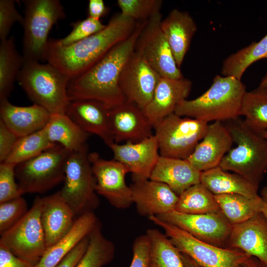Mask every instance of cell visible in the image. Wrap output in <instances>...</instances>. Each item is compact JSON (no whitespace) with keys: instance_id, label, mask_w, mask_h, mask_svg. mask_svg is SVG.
<instances>
[{"instance_id":"2","label":"cell","mask_w":267,"mask_h":267,"mask_svg":"<svg viewBox=\"0 0 267 267\" xmlns=\"http://www.w3.org/2000/svg\"><path fill=\"white\" fill-rule=\"evenodd\" d=\"M147 21L137 22L129 37L115 45L87 71L70 80L67 88L70 101L95 100L110 108L126 100L119 87V77Z\"/></svg>"},{"instance_id":"45","label":"cell","mask_w":267,"mask_h":267,"mask_svg":"<svg viewBox=\"0 0 267 267\" xmlns=\"http://www.w3.org/2000/svg\"><path fill=\"white\" fill-rule=\"evenodd\" d=\"M89 235L84 238L55 267H75L87 249Z\"/></svg>"},{"instance_id":"49","label":"cell","mask_w":267,"mask_h":267,"mask_svg":"<svg viewBox=\"0 0 267 267\" xmlns=\"http://www.w3.org/2000/svg\"><path fill=\"white\" fill-rule=\"evenodd\" d=\"M260 196L262 201L261 212L267 219V186L262 188Z\"/></svg>"},{"instance_id":"20","label":"cell","mask_w":267,"mask_h":267,"mask_svg":"<svg viewBox=\"0 0 267 267\" xmlns=\"http://www.w3.org/2000/svg\"><path fill=\"white\" fill-rule=\"evenodd\" d=\"M227 248L242 251L267 264V219L263 214L232 225Z\"/></svg>"},{"instance_id":"50","label":"cell","mask_w":267,"mask_h":267,"mask_svg":"<svg viewBox=\"0 0 267 267\" xmlns=\"http://www.w3.org/2000/svg\"><path fill=\"white\" fill-rule=\"evenodd\" d=\"M181 257L185 267H202L187 255L181 253Z\"/></svg>"},{"instance_id":"41","label":"cell","mask_w":267,"mask_h":267,"mask_svg":"<svg viewBox=\"0 0 267 267\" xmlns=\"http://www.w3.org/2000/svg\"><path fill=\"white\" fill-rule=\"evenodd\" d=\"M15 165L0 163V203L21 196L18 183L16 181Z\"/></svg>"},{"instance_id":"31","label":"cell","mask_w":267,"mask_h":267,"mask_svg":"<svg viewBox=\"0 0 267 267\" xmlns=\"http://www.w3.org/2000/svg\"><path fill=\"white\" fill-rule=\"evenodd\" d=\"M23 64L13 37L0 41V100L8 99Z\"/></svg>"},{"instance_id":"32","label":"cell","mask_w":267,"mask_h":267,"mask_svg":"<svg viewBox=\"0 0 267 267\" xmlns=\"http://www.w3.org/2000/svg\"><path fill=\"white\" fill-rule=\"evenodd\" d=\"M264 58H267V34L259 41L252 42L226 58L222 63V75L241 80L251 64Z\"/></svg>"},{"instance_id":"19","label":"cell","mask_w":267,"mask_h":267,"mask_svg":"<svg viewBox=\"0 0 267 267\" xmlns=\"http://www.w3.org/2000/svg\"><path fill=\"white\" fill-rule=\"evenodd\" d=\"M192 86V82L184 78H161L152 99L143 110L153 128L174 113L177 106L187 99Z\"/></svg>"},{"instance_id":"11","label":"cell","mask_w":267,"mask_h":267,"mask_svg":"<svg viewBox=\"0 0 267 267\" xmlns=\"http://www.w3.org/2000/svg\"><path fill=\"white\" fill-rule=\"evenodd\" d=\"M42 197L15 224L0 235V244L15 256L36 266L47 249L41 221Z\"/></svg>"},{"instance_id":"42","label":"cell","mask_w":267,"mask_h":267,"mask_svg":"<svg viewBox=\"0 0 267 267\" xmlns=\"http://www.w3.org/2000/svg\"><path fill=\"white\" fill-rule=\"evenodd\" d=\"M15 1L13 0H0V39L8 38L13 24L18 22L23 24L24 17L17 10Z\"/></svg>"},{"instance_id":"48","label":"cell","mask_w":267,"mask_h":267,"mask_svg":"<svg viewBox=\"0 0 267 267\" xmlns=\"http://www.w3.org/2000/svg\"><path fill=\"white\" fill-rule=\"evenodd\" d=\"M238 267H267V264L256 257L249 256L243 261Z\"/></svg>"},{"instance_id":"18","label":"cell","mask_w":267,"mask_h":267,"mask_svg":"<svg viewBox=\"0 0 267 267\" xmlns=\"http://www.w3.org/2000/svg\"><path fill=\"white\" fill-rule=\"evenodd\" d=\"M233 144L225 125L220 121L212 122L187 160L200 172L218 167Z\"/></svg>"},{"instance_id":"46","label":"cell","mask_w":267,"mask_h":267,"mask_svg":"<svg viewBox=\"0 0 267 267\" xmlns=\"http://www.w3.org/2000/svg\"><path fill=\"white\" fill-rule=\"evenodd\" d=\"M0 267H36L0 244Z\"/></svg>"},{"instance_id":"43","label":"cell","mask_w":267,"mask_h":267,"mask_svg":"<svg viewBox=\"0 0 267 267\" xmlns=\"http://www.w3.org/2000/svg\"><path fill=\"white\" fill-rule=\"evenodd\" d=\"M149 249L147 235L137 237L133 242V258L130 267H150Z\"/></svg>"},{"instance_id":"17","label":"cell","mask_w":267,"mask_h":267,"mask_svg":"<svg viewBox=\"0 0 267 267\" xmlns=\"http://www.w3.org/2000/svg\"><path fill=\"white\" fill-rule=\"evenodd\" d=\"M110 129L115 143L137 142L154 134L143 110L125 100L109 108Z\"/></svg>"},{"instance_id":"52","label":"cell","mask_w":267,"mask_h":267,"mask_svg":"<svg viewBox=\"0 0 267 267\" xmlns=\"http://www.w3.org/2000/svg\"><path fill=\"white\" fill-rule=\"evenodd\" d=\"M263 134L264 136L267 138V130L263 133Z\"/></svg>"},{"instance_id":"47","label":"cell","mask_w":267,"mask_h":267,"mask_svg":"<svg viewBox=\"0 0 267 267\" xmlns=\"http://www.w3.org/2000/svg\"><path fill=\"white\" fill-rule=\"evenodd\" d=\"M88 11L89 17L100 19L108 11L103 0H89Z\"/></svg>"},{"instance_id":"15","label":"cell","mask_w":267,"mask_h":267,"mask_svg":"<svg viewBox=\"0 0 267 267\" xmlns=\"http://www.w3.org/2000/svg\"><path fill=\"white\" fill-rule=\"evenodd\" d=\"M161 78L134 50L122 69L119 85L125 100L144 110L152 99Z\"/></svg>"},{"instance_id":"38","label":"cell","mask_w":267,"mask_h":267,"mask_svg":"<svg viewBox=\"0 0 267 267\" xmlns=\"http://www.w3.org/2000/svg\"><path fill=\"white\" fill-rule=\"evenodd\" d=\"M162 0H118L120 13L136 22L147 21L160 13Z\"/></svg>"},{"instance_id":"34","label":"cell","mask_w":267,"mask_h":267,"mask_svg":"<svg viewBox=\"0 0 267 267\" xmlns=\"http://www.w3.org/2000/svg\"><path fill=\"white\" fill-rule=\"evenodd\" d=\"M175 210L187 214L220 211L215 195L201 183L190 186L178 196Z\"/></svg>"},{"instance_id":"8","label":"cell","mask_w":267,"mask_h":267,"mask_svg":"<svg viewBox=\"0 0 267 267\" xmlns=\"http://www.w3.org/2000/svg\"><path fill=\"white\" fill-rule=\"evenodd\" d=\"M70 153L63 146L56 144L17 165L15 176L22 195L43 193L63 182L65 164Z\"/></svg>"},{"instance_id":"22","label":"cell","mask_w":267,"mask_h":267,"mask_svg":"<svg viewBox=\"0 0 267 267\" xmlns=\"http://www.w3.org/2000/svg\"><path fill=\"white\" fill-rule=\"evenodd\" d=\"M109 108L92 99L70 101L66 114L84 131L100 137L109 146L114 142L109 121Z\"/></svg>"},{"instance_id":"26","label":"cell","mask_w":267,"mask_h":267,"mask_svg":"<svg viewBox=\"0 0 267 267\" xmlns=\"http://www.w3.org/2000/svg\"><path fill=\"white\" fill-rule=\"evenodd\" d=\"M101 225L93 211L78 216L70 230L52 246L47 248L36 267H55L84 238Z\"/></svg>"},{"instance_id":"37","label":"cell","mask_w":267,"mask_h":267,"mask_svg":"<svg viewBox=\"0 0 267 267\" xmlns=\"http://www.w3.org/2000/svg\"><path fill=\"white\" fill-rule=\"evenodd\" d=\"M47 138L44 129L20 137L3 162L18 165L55 145Z\"/></svg>"},{"instance_id":"36","label":"cell","mask_w":267,"mask_h":267,"mask_svg":"<svg viewBox=\"0 0 267 267\" xmlns=\"http://www.w3.org/2000/svg\"><path fill=\"white\" fill-rule=\"evenodd\" d=\"M115 246L102 233L101 225L89 235L87 249L75 267H102L113 259Z\"/></svg>"},{"instance_id":"10","label":"cell","mask_w":267,"mask_h":267,"mask_svg":"<svg viewBox=\"0 0 267 267\" xmlns=\"http://www.w3.org/2000/svg\"><path fill=\"white\" fill-rule=\"evenodd\" d=\"M208 123L173 113L154 129L160 155L187 159L203 138Z\"/></svg>"},{"instance_id":"51","label":"cell","mask_w":267,"mask_h":267,"mask_svg":"<svg viewBox=\"0 0 267 267\" xmlns=\"http://www.w3.org/2000/svg\"><path fill=\"white\" fill-rule=\"evenodd\" d=\"M259 86L267 88V72L265 76L262 78Z\"/></svg>"},{"instance_id":"12","label":"cell","mask_w":267,"mask_h":267,"mask_svg":"<svg viewBox=\"0 0 267 267\" xmlns=\"http://www.w3.org/2000/svg\"><path fill=\"white\" fill-rule=\"evenodd\" d=\"M162 19L160 13L147 20L136 42L134 51L161 77L183 78L162 30Z\"/></svg>"},{"instance_id":"21","label":"cell","mask_w":267,"mask_h":267,"mask_svg":"<svg viewBox=\"0 0 267 267\" xmlns=\"http://www.w3.org/2000/svg\"><path fill=\"white\" fill-rule=\"evenodd\" d=\"M138 213L148 217L175 210L177 195L167 184L151 180L134 182L130 186Z\"/></svg>"},{"instance_id":"6","label":"cell","mask_w":267,"mask_h":267,"mask_svg":"<svg viewBox=\"0 0 267 267\" xmlns=\"http://www.w3.org/2000/svg\"><path fill=\"white\" fill-rule=\"evenodd\" d=\"M24 61L45 60L48 35L58 21L65 18L59 0H24Z\"/></svg>"},{"instance_id":"35","label":"cell","mask_w":267,"mask_h":267,"mask_svg":"<svg viewBox=\"0 0 267 267\" xmlns=\"http://www.w3.org/2000/svg\"><path fill=\"white\" fill-rule=\"evenodd\" d=\"M241 116L253 128L264 132L267 130V88L258 87L246 91L243 99Z\"/></svg>"},{"instance_id":"14","label":"cell","mask_w":267,"mask_h":267,"mask_svg":"<svg viewBox=\"0 0 267 267\" xmlns=\"http://www.w3.org/2000/svg\"><path fill=\"white\" fill-rule=\"evenodd\" d=\"M155 216L185 231L199 240L227 248L232 225L221 211L187 214L173 210Z\"/></svg>"},{"instance_id":"25","label":"cell","mask_w":267,"mask_h":267,"mask_svg":"<svg viewBox=\"0 0 267 267\" xmlns=\"http://www.w3.org/2000/svg\"><path fill=\"white\" fill-rule=\"evenodd\" d=\"M201 172L187 159L160 156L149 179L167 184L178 196L190 186L200 183Z\"/></svg>"},{"instance_id":"1","label":"cell","mask_w":267,"mask_h":267,"mask_svg":"<svg viewBox=\"0 0 267 267\" xmlns=\"http://www.w3.org/2000/svg\"><path fill=\"white\" fill-rule=\"evenodd\" d=\"M137 22L120 12L114 15L98 33L66 46L49 39L45 56L70 80L81 75L99 61L115 45L129 37Z\"/></svg>"},{"instance_id":"4","label":"cell","mask_w":267,"mask_h":267,"mask_svg":"<svg viewBox=\"0 0 267 267\" xmlns=\"http://www.w3.org/2000/svg\"><path fill=\"white\" fill-rule=\"evenodd\" d=\"M225 126L235 144L224 156L219 167L238 174L259 187L267 173V138L264 132L239 118Z\"/></svg>"},{"instance_id":"30","label":"cell","mask_w":267,"mask_h":267,"mask_svg":"<svg viewBox=\"0 0 267 267\" xmlns=\"http://www.w3.org/2000/svg\"><path fill=\"white\" fill-rule=\"evenodd\" d=\"M215 197L220 211L232 225L242 222L261 212L262 201L260 195L252 198L227 194L216 195Z\"/></svg>"},{"instance_id":"33","label":"cell","mask_w":267,"mask_h":267,"mask_svg":"<svg viewBox=\"0 0 267 267\" xmlns=\"http://www.w3.org/2000/svg\"><path fill=\"white\" fill-rule=\"evenodd\" d=\"M150 243V267H185L181 254L168 237L155 228L146 231Z\"/></svg>"},{"instance_id":"23","label":"cell","mask_w":267,"mask_h":267,"mask_svg":"<svg viewBox=\"0 0 267 267\" xmlns=\"http://www.w3.org/2000/svg\"><path fill=\"white\" fill-rule=\"evenodd\" d=\"M75 215L59 191L42 197L41 221L47 248L56 243L72 227Z\"/></svg>"},{"instance_id":"29","label":"cell","mask_w":267,"mask_h":267,"mask_svg":"<svg viewBox=\"0 0 267 267\" xmlns=\"http://www.w3.org/2000/svg\"><path fill=\"white\" fill-rule=\"evenodd\" d=\"M44 129L51 142L59 144L70 152L80 150L86 145L89 135L66 114H51Z\"/></svg>"},{"instance_id":"44","label":"cell","mask_w":267,"mask_h":267,"mask_svg":"<svg viewBox=\"0 0 267 267\" xmlns=\"http://www.w3.org/2000/svg\"><path fill=\"white\" fill-rule=\"evenodd\" d=\"M19 137L0 120V161L4 162Z\"/></svg>"},{"instance_id":"9","label":"cell","mask_w":267,"mask_h":267,"mask_svg":"<svg viewBox=\"0 0 267 267\" xmlns=\"http://www.w3.org/2000/svg\"><path fill=\"white\" fill-rule=\"evenodd\" d=\"M149 220L164 230L179 252L202 267H238L250 256L238 249L223 248L199 240L155 216Z\"/></svg>"},{"instance_id":"24","label":"cell","mask_w":267,"mask_h":267,"mask_svg":"<svg viewBox=\"0 0 267 267\" xmlns=\"http://www.w3.org/2000/svg\"><path fill=\"white\" fill-rule=\"evenodd\" d=\"M51 114L36 104L19 106L8 99L0 100V120L18 137H22L44 129Z\"/></svg>"},{"instance_id":"28","label":"cell","mask_w":267,"mask_h":267,"mask_svg":"<svg viewBox=\"0 0 267 267\" xmlns=\"http://www.w3.org/2000/svg\"><path fill=\"white\" fill-rule=\"evenodd\" d=\"M200 183L214 195L238 194L252 198L260 196L258 188L242 176L218 166L201 172Z\"/></svg>"},{"instance_id":"16","label":"cell","mask_w":267,"mask_h":267,"mask_svg":"<svg viewBox=\"0 0 267 267\" xmlns=\"http://www.w3.org/2000/svg\"><path fill=\"white\" fill-rule=\"evenodd\" d=\"M109 147L113 159L124 165L132 173L134 182L149 179L160 156L154 135L139 142L113 143Z\"/></svg>"},{"instance_id":"39","label":"cell","mask_w":267,"mask_h":267,"mask_svg":"<svg viewBox=\"0 0 267 267\" xmlns=\"http://www.w3.org/2000/svg\"><path fill=\"white\" fill-rule=\"evenodd\" d=\"M28 211L27 202L22 196L0 203V234L18 222Z\"/></svg>"},{"instance_id":"7","label":"cell","mask_w":267,"mask_h":267,"mask_svg":"<svg viewBox=\"0 0 267 267\" xmlns=\"http://www.w3.org/2000/svg\"><path fill=\"white\" fill-rule=\"evenodd\" d=\"M89 153L87 144L70 152L65 164L64 184L59 192L75 216L93 211L99 204Z\"/></svg>"},{"instance_id":"40","label":"cell","mask_w":267,"mask_h":267,"mask_svg":"<svg viewBox=\"0 0 267 267\" xmlns=\"http://www.w3.org/2000/svg\"><path fill=\"white\" fill-rule=\"evenodd\" d=\"M71 31L63 38L55 40L63 46L69 45L86 39L103 30L106 26L100 21L90 17L71 24Z\"/></svg>"},{"instance_id":"3","label":"cell","mask_w":267,"mask_h":267,"mask_svg":"<svg viewBox=\"0 0 267 267\" xmlns=\"http://www.w3.org/2000/svg\"><path fill=\"white\" fill-rule=\"evenodd\" d=\"M246 86L234 77L217 75L210 88L199 96L185 99L176 107L178 116L209 122L229 121L241 116Z\"/></svg>"},{"instance_id":"27","label":"cell","mask_w":267,"mask_h":267,"mask_svg":"<svg viewBox=\"0 0 267 267\" xmlns=\"http://www.w3.org/2000/svg\"><path fill=\"white\" fill-rule=\"evenodd\" d=\"M161 27L180 68L197 31L196 23L188 12L174 9L162 19Z\"/></svg>"},{"instance_id":"5","label":"cell","mask_w":267,"mask_h":267,"mask_svg":"<svg viewBox=\"0 0 267 267\" xmlns=\"http://www.w3.org/2000/svg\"><path fill=\"white\" fill-rule=\"evenodd\" d=\"M17 80L34 104L51 114H66L70 102V79L55 67L47 62L24 61Z\"/></svg>"},{"instance_id":"13","label":"cell","mask_w":267,"mask_h":267,"mask_svg":"<svg viewBox=\"0 0 267 267\" xmlns=\"http://www.w3.org/2000/svg\"><path fill=\"white\" fill-rule=\"evenodd\" d=\"M95 179V191L104 197L113 206L126 209L133 203L132 193L125 180L129 173L120 162L113 159L106 160L97 152L89 153Z\"/></svg>"}]
</instances>
